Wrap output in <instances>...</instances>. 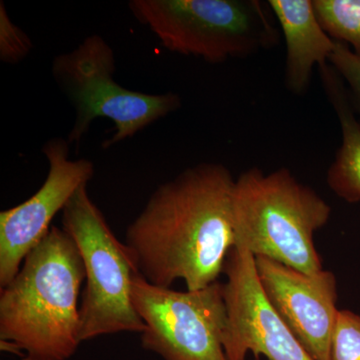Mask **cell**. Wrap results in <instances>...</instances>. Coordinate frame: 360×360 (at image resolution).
Wrapping results in <instances>:
<instances>
[{
  "instance_id": "cell-6",
  "label": "cell",
  "mask_w": 360,
  "mask_h": 360,
  "mask_svg": "<svg viewBox=\"0 0 360 360\" xmlns=\"http://www.w3.org/2000/svg\"><path fill=\"white\" fill-rule=\"evenodd\" d=\"M63 229L75 241L84 262L85 286L79 304L82 342L98 336L146 330L132 303L137 270L103 213L89 198L87 186L77 191L63 212Z\"/></svg>"
},
{
  "instance_id": "cell-2",
  "label": "cell",
  "mask_w": 360,
  "mask_h": 360,
  "mask_svg": "<svg viewBox=\"0 0 360 360\" xmlns=\"http://www.w3.org/2000/svg\"><path fill=\"white\" fill-rule=\"evenodd\" d=\"M84 262L73 239L52 226L0 290V340L30 356L68 360L79 347V295Z\"/></svg>"
},
{
  "instance_id": "cell-12",
  "label": "cell",
  "mask_w": 360,
  "mask_h": 360,
  "mask_svg": "<svg viewBox=\"0 0 360 360\" xmlns=\"http://www.w3.org/2000/svg\"><path fill=\"white\" fill-rule=\"evenodd\" d=\"M328 101L340 120L341 146L329 167L326 181L331 191L349 203L360 201V122L347 86L330 65L319 68Z\"/></svg>"
},
{
  "instance_id": "cell-16",
  "label": "cell",
  "mask_w": 360,
  "mask_h": 360,
  "mask_svg": "<svg viewBox=\"0 0 360 360\" xmlns=\"http://www.w3.org/2000/svg\"><path fill=\"white\" fill-rule=\"evenodd\" d=\"M329 65L335 68L347 86L348 97L360 122V58L347 45L336 41L335 49L329 58Z\"/></svg>"
},
{
  "instance_id": "cell-19",
  "label": "cell",
  "mask_w": 360,
  "mask_h": 360,
  "mask_svg": "<svg viewBox=\"0 0 360 360\" xmlns=\"http://www.w3.org/2000/svg\"><path fill=\"white\" fill-rule=\"evenodd\" d=\"M255 360H260L259 359V356H255Z\"/></svg>"
},
{
  "instance_id": "cell-7",
  "label": "cell",
  "mask_w": 360,
  "mask_h": 360,
  "mask_svg": "<svg viewBox=\"0 0 360 360\" xmlns=\"http://www.w3.org/2000/svg\"><path fill=\"white\" fill-rule=\"evenodd\" d=\"M132 303L146 324L144 349L163 360H227L224 338L227 310L224 283L176 291L153 285L135 274Z\"/></svg>"
},
{
  "instance_id": "cell-18",
  "label": "cell",
  "mask_w": 360,
  "mask_h": 360,
  "mask_svg": "<svg viewBox=\"0 0 360 360\" xmlns=\"http://www.w3.org/2000/svg\"><path fill=\"white\" fill-rule=\"evenodd\" d=\"M21 360H41L39 359H37V357L30 356V355H28V356L25 357V359Z\"/></svg>"
},
{
  "instance_id": "cell-4",
  "label": "cell",
  "mask_w": 360,
  "mask_h": 360,
  "mask_svg": "<svg viewBox=\"0 0 360 360\" xmlns=\"http://www.w3.org/2000/svg\"><path fill=\"white\" fill-rule=\"evenodd\" d=\"M129 7L167 51L213 65L281 41L269 4L259 0H131Z\"/></svg>"
},
{
  "instance_id": "cell-13",
  "label": "cell",
  "mask_w": 360,
  "mask_h": 360,
  "mask_svg": "<svg viewBox=\"0 0 360 360\" xmlns=\"http://www.w3.org/2000/svg\"><path fill=\"white\" fill-rule=\"evenodd\" d=\"M315 14L329 37L352 47L360 58V0H312Z\"/></svg>"
},
{
  "instance_id": "cell-5",
  "label": "cell",
  "mask_w": 360,
  "mask_h": 360,
  "mask_svg": "<svg viewBox=\"0 0 360 360\" xmlns=\"http://www.w3.org/2000/svg\"><path fill=\"white\" fill-rule=\"evenodd\" d=\"M115 51L98 34L85 37L52 60V77L75 111L70 144L82 141L97 118H108L115 129L103 144L108 149L181 108V98L174 92L150 94L125 89L115 82Z\"/></svg>"
},
{
  "instance_id": "cell-3",
  "label": "cell",
  "mask_w": 360,
  "mask_h": 360,
  "mask_svg": "<svg viewBox=\"0 0 360 360\" xmlns=\"http://www.w3.org/2000/svg\"><path fill=\"white\" fill-rule=\"evenodd\" d=\"M232 212L234 246L303 274L323 270L314 236L328 224L330 206L288 168L243 172L236 179Z\"/></svg>"
},
{
  "instance_id": "cell-11",
  "label": "cell",
  "mask_w": 360,
  "mask_h": 360,
  "mask_svg": "<svg viewBox=\"0 0 360 360\" xmlns=\"http://www.w3.org/2000/svg\"><path fill=\"white\" fill-rule=\"evenodd\" d=\"M286 45L285 85L302 96L309 89L315 66L328 65L336 41L322 28L312 0H269Z\"/></svg>"
},
{
  "instance_id": "cell-8",
  "label": "cell",
  "mask_w": 360,
  "mask_h": 360,
  "mask_svg": "<svg viewBox=\"0 0 360 360\" xmlns=\"http://www.w3.org/2000/svg\"><path fill=\"white\" fill-rule=\"evenodd\" d=\"M70 146L60 137L45 142L49 174L44 184L25 202L0 212V290L13 281L26 257L51 231L54 217L94 177V162L71 160Z\"/></svg>"
},
{
  "instance_id": "cell-17",
  "label": "cell",
  "mask_w": 360,
  "mask_h": 360,
  "mask_svg": "<svg viewBox=\"0 0 360 360\" xmlns=\"http://www.w3.org/2000/svg\"><path fill=\"white\" fill-rule=\"evenodd\" d=\"M0 348H1L2 352L22 355V352H21V350H23L22 348H21L20 345H18V343L13 342V341L0 340Z\"/></svg>"
},
{
  "instance_id": "cell-10",
  "label": "cell",
  "mask_w": 360,
  "mask_h": 360,
  "mask_svg": "<svg viewBox=\"0 0 360 360\" xmlns=\"http://www.w3.org/2000/svg\"><path fill=\"white\" fill-rule=\"evenodd\" d=\"M258 279L274 311L314 360L331 359L338 310L335 274H307L269 258L255 257Z\"/></svg>"
},
{
  "instance_id": "cell-14",
  "label": "cell",
  "mask_w": 360,
  "mask_h": 360,
  "mask_svg": "<svg viewBox=\"0 0 360 360\" xmlns=\"http://www.w3.org/2000/svg\"><path fill=\"white\" fill-rule=\"evenodd\" d=\"M331 359L360 360V316L340 310L331 345Z\"/></svg>"
},
{
  "instance_id": "cell-1",
  "label": "cell",
  "mask_w": 360,
  "mask_h": 360,
  "mask_svg": "<svg viewBox=\"0 0 360 360\" xmlns=\"http://www.w3.org/2000/svg\"><path fill=\"white\" fill-rule=\"evenodd\" d=\"M234 186L224 165L203 162L158 186L125 233L137 274L161 288L182 279L187 290L219 281L234 246Z\"/></svg>"
},
{
  "instance_id": "cell-15",
  "label": "cell",
  "mask_w": 360,
  "mask_h": 360,
  "mask_svg": "<svg viewBox=\"0 0 360 360\" xmlns=\"http://www.w3.org/2000/svg\"><path fill=\"white\" fill-rule=\"evenodd\" d=\"M32 47L30 37L11 20L6 4L0 2V60L18 65L27 58Z\"/></svg>"
},
{
  "instance_id": "cell-9",
  "label": "cell",
  "mask_w": 360,
  "mask_h": 360,
  "mask_svg": "<svg viewBox=\"0 0 360 360\" xmlns=\"http://www.w3.org/2000/svg\"><path fill=\"white\" fill-rule=\"evenodd\" d=\"M224 295L227 360H245L248 352L269 360H314L274 311L258 279L255 257L233 246L225 260Z\"/></svg>"
}]
</instances>
